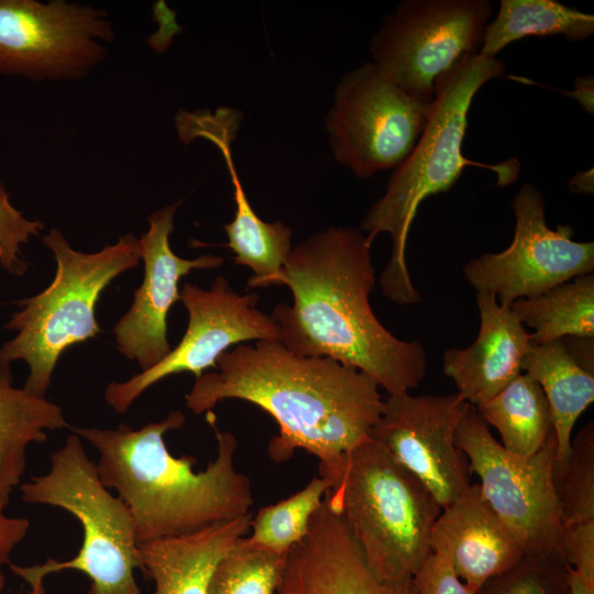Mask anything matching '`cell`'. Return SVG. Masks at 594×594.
I'll use <instances>...</instances> for the list:
<instances>
[{"instance_id":"obj_1","label":"cell","mask_w":594,"mask_h":594,"mask_svg":"<svg viewBox=\"0 0 594 594\" xmlns=\"http://www.w3.org/2000/svg\"><path fill=\"white\" fill-rule=\"evenodd\" d=\"M371 245L352 227H329L301 241L276 283L288 286L293 304H277L271 317L290 351L352 366L395 395L419 386L427 354L419 341L392 334L372 310Z\"/></svg>"},{"instance_id":"obj_2","label":"cell","mask_w":594,"mask_h":594,"mask_svg":"<svg viewBox=\"0 0 594 594\" xmlns=\"http://www.w3.org/2000/svg\"><path fill=\"white\" fill-rule=\"evenodd\" d=\"M217 371L196 378L186 395L196 415L224 399L256 405L278 425L267 447L275 462L302 449L331 464L370 438L384 399L365 373L329 358L304 356L282 341L238 344L217 360Z\"/></svg>"},{"instance_id":"obj_3","label":"cell","mask_w":594,"mask_h":594,"mask_svg":"<svg viewBox=\"0 0 594 594\" xmlns=\"http://www.w3.org/2000/svg\"><path fill=\"white\" fill-rule=\"evenodd\" d=\"M206 414L216 436L217 455L200 472L193 470L194 457H174L164 440L167 431L186 422L180 410L140 429L127 424L116 429L70 428L98 451L99 479L129 508L139 544L249 514L253 491L250 479L234 466L237 439L218 429L212 411Z\"/></svg>"},{"instance_id":"obj_4","label":"cell","mask_w":594,"mask_h":594,"mask_svg":"<svg viewBox=\"0 0 594 594\" xmlns=\"http://www.w3.org/2000/svg\"><path fill=\"white\" fill-rule=\"evenodd\" d=\"M504 72L503 61L474 53L463 56L438 78L431 111L418 142L393 170L384 195L361 222L371 243L383 232L391 235V256L380 286L384 296L397 305L421 301L408 271L406 250L410 227L422 201L450 190L469 165L495 170L499 186L517 179V161L485 165L468 160L462 152L473 98L483 85Z\"/></svg>"},{"instance_id":"obj_5","label":"cell","mask_w":594,"mask_h":594,"mask_svg":"<svg viewBox=\"0 0 594 594\" xmlns=\"http://www.w3.org/2000/svg\"><path fill=\"white\" fill-rule=\"evenodd\" d=\"M319 475L330 483L323 502L343 517L373 573L411 583L442 510L428 487L372 438L319 465Z\"/></svg>"},{"instance_id":"obj_6","label":"cell","mask_w":594,"mask_h":594,"mask_svg":"<svg viewBox=\"0 0 594 594\" xmlns=\"http://www.w3.org/2000/svg\"><path fill=\"white\" fill-rule=\"evenodd\" d=\"M42 243L54 254V279L40 294L16 301L21 309L4 324L16 333L0 346V364L24 361L29 375L23 388L45 397L62 353L101 332L96 319L101 293L141 256L133 234L95 253L74 250L58 229H51Z\"/></svg>"},{"instance_id":"obj_7","label":"cell","mask_w":594,"mask_h":594,"mask_svg":"<svg viewBox=\"0 0 594 594\" xmlns=\"http://www.w3.org/2000/svg\"><path fill=\"white\" fill-rule=\"evenodd\" d=\"M22 499L30 504L59 507L78 519L82 543L73 559H47L42 564L11 571L30 585L63 570H76L90 580L88 594H142L134 569L143 571L131 513L101 483L94 463L76 433L52 454L51 468L20 487Z\"/></svg>"},{"instance_id":"obj_8","label":"cell","mask_w":594,"mask_h":594,"mask_svg":"<svg viewBox=\"0 0 594 594\" xmlns=\"http://www.w3.org/2000/svg\"><path fill=\"white\" fill-rule=\"evenodd\" d=\"M491 15L487 0H405L372 37V63L409 96L432 102L438 78L480 52Z\"/></svg>"},{"instance_id":"obj_9","label":"cell","mask_w":594,"mask_h":594,"mask_svg":"<svg viewBox=\"0 0 594 594\" xmlns=\"http://www.w3.org/2000/svg\"><path fill=\"white\" fill-rule=\"evenodd\" d=\"M455 442L479 475L484 497L524 552L562 553L563 525L552 481L554 431L536 454L518 457L495 440L471 405L457 428Z\"/></svg>"},{"instance_id":"obj_10","label":"cell","mask_w":594,"mask_h":594,"mask_svg":"<svg viewBox=\"0 0 594 594\" xmlns=\"http://www.w3.org/2000/svg\"><path fill=\"white\" fill-rule=\"evenodd\" d=\"M431 106L406 94L374 63L352 69L338 84L326 118L336 160L360 178L394 170L414 150Z\"/></svg>"},{"instance_id":"obj_11","label":"cell","mask_w":594,"mask_h":594,"mask_svg":"<svg viewBox=\"0 0 594 594\" xmlns=\"http://www.w3.org/2000/svg\"><path fill=\"white\" fill-rule=\"evenodd\" d=\"M108 13L65 0H0V75L33 80L85 77L112 42Z\"/></svg>"},{"instance_id":"obj_12","label":"cell","mask_w":594,"mask_h":594,"mask_svg":"<svg viewBox=\"0 0 594 594\" xmlns=\"http://www.w3.org/2000/svg\"><path fill=\"white\" fill-rule=\"evenodd\" d=\"M512 208L514 238L501 252L484 253L465 264L463 274L476 292L493 293L510 306L594 271V243L572 239L573 228H549L542 194L531 184L516 193Z\"/></svg>"},{"instance_id":"obj_13","label":"cell","mask_w":594,"mask_h":594,"mask_svg":"<svg viewBox=\"0 0 594 594\" xmlns=\"http://www.w3.org/2000/svg\"><path fill=\"white\" fill-rule=\"evenodd\" d=\"M258 295L239 294L219 275L209 289L185 283L179 300L188 312V326L180 342L167 356L124 382H111L105 389L107 404L125 413L148 387L180 372L196 378L217 366L219 356L232 345L256 340L280 341L271 315L257 309Z\"/></svg>"},{"instance_id":"obj_14","label":"cell","mask_w":594,"mask_h":594,"mask_svg":"<svg viewBox=\"0 0 594 594\" xmlns=\"http://www.w3.org/2000/svg\"><path fill=\"white\" fill-rule=\"evenodd\" d=\"M470 406L458 393L388 395L370 435L428 487L441 508L471 485L470 462L455 442Z\"/></svg>"},{"instance_id":"obj_15","label":"cell","mask_w":594,"mask_h":594,"mask_svg":"<svg viewBox=\"0 0 594 594\" xmlns=\"http://www.w3.org/2000/svg\"><path fill=\"white\" fill-rule=\"evenodd\" d=\"M180 201L154 211L148 218V230L139 239V251L144 262L141 286L134 292L129 310L113 327L118 350L146 371L168 355L167 315L179 300L180 278L195 270H215L223 258L205 254L196 258L176 255L169 245L174 219Z\"/></svg>"},{"instance_id":"obj_16","label":"cell","mask_w":594,"mask_h":594,"mask_svg":"<svg viewBox=\"0 0 594 594\" xmlns=\"http://www.w3.org/2000/svg\"><path fill=\"white\" fill-rule=\"evenodd\" d=\"M276 594H414L413 585L381 581L343 517L323 502L305 538L287 557Z\"/></svg>"},{"instance_id":"obj_17","label":"cell","mask_w":594,"mask_h":594,"mask_svg":"<svg viewBox=\"0 0 594 594\" xmlns=\"http://www.w3.org/2000/svg\"><path fill=\"white\" fill-rule=\"evenodd\" d=\"M431 552L444 554L455 574L472 591L514 565L522 548L491 507L480 484H471L442 508L433 524Z\"/></svg>"},{"instance_id":"obj_18","label":"cell","mask_w":594,"mask_h":594,"mask_svg":"<svg viewBox=\"0 0 594 594\" xmlns=\"http://www.w3.org/2000/svg\"><path fill=\"white\" fill-rule=\"evenodd\" d=\"M480 331L464 349H448L442 370L470 405L484 403L522 373V360L532 342L530 332L510 306L501 305L491 292H476Z\"/></svg>"},{"instance_id":"obj_19","label":"cell","mask_w":594,"mask_h":594,"mask_svg":"<svg viewBox=\"0 0 594 594\" xmlns=\"http://www.w3.org/2000/svg\"><path fill=\"white\" fill-rule=\"evenodd\" d=\"M252 515L221 521L201 530L139 544L143 575L154 594H208L219 561L251 528Z\"/></svg>"},{"instance_id":"obj_20","label":"cell","mask_w":594,"mask_h":594,"mask_svg":"<svg viewBox=\"0 0 594 594\" xmlns=\"http://www.w3.org/2000/svg\"><path fill=\"white\" fill-rule=\"evenodd\" d=\"M233 139L223 133L211 140L224 157L233 185L235 213L233 220L224 224L228 237L226 246L234 253L235 264L252 271L249 287L276 286L292 251V230L282 221L265 222L255 213L232 162L230 145Z\"/></svg>"},{"instance_id":"obj_21","label":"cell","mask_w":594,"mask_h":594,"mask_svg":"<svg viewBox=\"0 0 594 594\" xmlns=\"http://www.w3.org/2000/svg\"><path fill=\"white\" fill-rule=\"evenodd\" d=\"M522 371L541 386L547 397L557 440L554 460L563 462L579 417L594 402V373L571 356L561 339L532 343L522 360Z\"/></svg>"},{"instance_id":"obj_22","label":"cell","mask_w":594,"mask_h":594,"mask_svg":"<svg viewBox=\"0 0 594 594\" xmlns=\"http://www.w3.org/2000/svg\"><path fill=\"white\" fill-rule=\"evenodd\" d=\"M12 383L10 365L0 364V486L10 493L24 474L28 446L68 426L58 405Z\"/></svg>"},{"instance_id":"obj_23","label":"cell","mask_w":594,"mask_h":594,"mask_svg":"<svg viewBox=\"0 0 594 594\" xmlns=\"http://www.w3.org/2000/svg\"><path fill=\"white\" fill-rule=\"evenodd\" d=\"M499 433L503 448L528 458L544 446L553 431L552 416L541 386L521 373L493 398L474 406Z\"/></svg>"},{"instance_id":"obj_24","label":"cell","mask_w":594,"mask_h":594,"mask_svg":"<svg viewBox=\"0 0 594 594\" xmlns=\"http://www.w3.org/2000/svg\"><path fill=\"white\" fill-rule=\"evenodd\" d=\"M594 16L556 0H502L495 19L484 29L480 54L496 55L527 36L562 35L566 41L588 38Z\"/></svg>"},{"instance_id":"obj_25","label":"cell","mask_w":594,"mask_h":594,"mask_svg":"<svg viewBox=\"0 0 594 594\" xmlns=\"http://www.w3.org/2000/svg\"><path fill=\"white\" fill-rule=\"evenodd\" d=\"M535 344L565 337L594 338V274L578 276L510 305Z\"/></svg>"},{"instance_id":"obj_26","label":"cell","mask_w":594,"mask_h":594,"mask_svg":"<svg viewBox=\"0 0 594 594\" xmlns=\"http://www.w3.org/2000/svg\"><path fill=\"white\" fill-rule=\"evenodd\" d=\"M329 487L327 479L315 476L292 496L260 508L252 516V535L245 540L268 551L288 554L307 535L311 518L322 505Z\"/></svg>"},{"instance_id":"obj_27","label":"cell","mask_w":594,"mask_h":594,"mask_svg":"<svg viewBox=\"0 0 594 594\" xmlns=\"http://www.w3.org/2000/svg\"><path fill=\"white\" fill-rule=\"evenodd\" d=\"M287 557L253 546L243 537L217 564L208 594H276Z\"/></svg>"},{"instance_id":"obj_28","label":"cell","mask_w":594,"mask_h":594,"mask_svg":"<svg viewBox=\"0 0 594 594\" xmlns=\"http://www.w3.org/2000/svg\"><path fill=\"white\" fill-rule=\"evenodd\" d=\"M552 481L563 526L594 520V424L571 440L563 462H553Z\"/></svg>"},{"instance_id":"obj_29","label":"cell","mask_w":594,"mask_h":594,"mask_svg":"<svg viewBox=\"0 0 594 594\" xmlns=\"http://www.w3.org/2000/svg\"><path fill=\"white\" fill-rule=\"evenodd\" d=\"M571 566L561 552L528 551L474 594H570Z\"/></svg>"},{"instance_id":"obj_30","label":"cell","mask_w":594,"mask_h":594,"mask_svg":"<svg viewBox=\"0 0 594 594\" xmlns=\"http://www.w3.org/2000/svg\"><path fill=\"white\" fill-rule=\"evenodd\" d=\"M43 229L42 221L25 218L12 206L4 186L0 183V266L12 275H23L28 263L22 256L21 246Z\"/></svg>"},{"instance_id":"obj_31","label":"cell","mask_w":594,"mask_h":594,"mask_svg":"<svg viewBox=\"0 0 594 594\" xmlns=\"http://www.w3.org/2000/svg\"><path fill=\"white\" fill-rule=\"evenodd\" d=\"M414 594H474L455 574L450 560L431 552L411 580Z\"/></svg>"},{"instance_id":"obj_32","label":"cell","mask_w":594,"mask_h":594,"mask_svg":"<svg viewBox=\"0 0 594 594\" xmlns=\"http://www.w3.org/2000/svg\"><path fill=\"white\" fill-rule=\"evenodd\" d=\"M561 548L570 566L594 582V520L563 526Z\"/></svg>"},{"instance_id":"obj_33","label":"cell","mask_w":594,"mask_h":594,"mask_svg":"<svg viewBox=\"0 0 594 594\" xmlns=\"http://www.w3.org/2000/svg\"><path fill=\"white\" fill-rule=\"evenodd\" d=\"M9 496L10 492L0 486V566L11 563L12 550L25 537L30 528V521L26 518L4 515Z\"/></svg>"},{"instance_id":"obj_34","label":"cell","mask_w":594,"mask_h":594,"mask_svg":"<svg viewBox=\"0 0 594 594\" xmlns=\"http://www.w3.org/2000/svg\"><path fill=\"white\" fill-rule=\"evenodd\" d=\"M561 340L571 356L582 367L594 373V338L565 337Z\"/></svg>"},{"instance_id":"obj_35","label":"cell","mask_w":594,"mask_h":594,"mask_svg":"<svg viewBox=\"0 0 594 594\" xmlns=\"http://www.w3.org/2000/svg\"><path fill=\"white\" fill-rule=\"evenodd\" d=\"M565 94L575 99L587 113L593 114L594 80L592 75L576 77L573 90Z\"/></svg>"},{"instance_id":"obj_36","label":"cell","mask_w":594,"mask_h":594,"mask_svg":"<svg viewBox=\"0 0 594 594\" xmlns=\"http://www.w3.org/2000/svg\"><path fill=\"white\" fill-rule=\"evenodd\" d=\"M568 185L573 194H593V170L576 174Z\"/></svg>"},{"instance_id":"obj_37","label":"cell","mask_w":594,"mask_h":594,"mask_svg":"<svg viewBox=\"0 0 594 594\" xmlns=\"http://www.w3.org/2000/svg\"><path fill=\"white\" fill-rule=\"evenodd\" d=\"M570 594H594V582L571 569Z\"/></svg>"},{"instance_id":"obj_38","label":"cell","mask_w":594,"mask_h":594,"mask_svg":"<svg viewBox=\"0 0 594 594\" xmlns=\"http://www.w3.org/2000/svg\"><path fill=\"white\" fill-rule=\"evenodd\" d=\"M31 588L24 594H46L44 590L43 582H37L33 585H30Z\"/></svg>"},{"instance_id":"obj_39","label":"cell","mask_w":594,"mask_h":594,"mask_svg":"<svg viewBox=\"0 0 594 594\" xmlns=\"http://www.w3.org/2000/svg\"><path fill=\"white\" fill-rule=\"evenodd\" d=\"M4 575L2 574V572L0 571V593L2 592L3 590V586H4Z\"/></svg>"}]
</instances>
